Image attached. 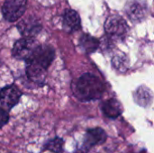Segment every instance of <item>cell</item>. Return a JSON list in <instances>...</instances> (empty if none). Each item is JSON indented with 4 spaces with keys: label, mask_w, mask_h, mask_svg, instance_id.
<instances>
[{
    "label": "cell",
    "mask_w": 154,
    "mask_h": 153,
    "mask_svg": "<svg viewBox=\"0 0 154 153\" xmlns=\"http://www.w3.org/2000/svg\"><path fill=\"white\" fill-rule=\"evenodd\" d=\"M146 5L139 0H133L126 6V13L132 21H141L146 15Z\"/></svg>",
    "instance_id": "cell-8"
},
{
    "label": "cell",
    "mask_w": 154,
    "mask_h": 153,
    "mask_svg": "<svg viewBox=\"0 0 154 153\" xmlns=\"http://www.w3.org/2000/svg\"><path fill=\"white\" fill-rule=\"evenodd\" d=\"M19 28H20V32H22L25 37H32L40 32L41 25L35 22H29V23L23 22L22 23H20Z\"/></svg>",
    "instance_id": "cell-14"
},
{
    "label": "cell",
    "mask_w": 154,
    "mask_h": 153,
    "mask_svg": "<svg viewBox=\"0 0 154 153\" xmlns=\"http://www.w3.org/2000/svg\"><path fill=\"white\" fill-rule=\"evenodd\" d=\"M105 91L103 82L96 76L86 73L77 81L74 88L75 96L81 101H92L99 99Z\"/></svg>",
    "instance_id": "cell-2"
},
{
    "label": "cell",
    "mask_w": 154,
    "mask_h": 153,
    "mask_svg": "<svg viewBox=\"0 0 154 153\" xmlns=\"http://www.w3.org/2000/svg\"><path fill=\"white\" fill-rule=\"evenodd\" d=\"M54 50L51 46H39L32 59L27 61V76L33 81L43 79L46 69L54 59Z\"/></svg>",
    "instance_id": "cell-1"
},
{
    "label": "cell",
    "mask_w": 154,
    "mask_h": 153,
    "mask_svg": "<svg viewBox=\"0 0 154 153\" xmlns=\"http://www.w3.org/2000/svg\"><path fill=\"white\" fill-rule=\"evenodd\" d=\"M21 96L22 93L14 85L5 87L0 90V107L9 112L18 104Z\"/></svg>",
    "instance_id": "cell-6"
},
{
    "label": "cell",
    "mask_w": 154,
    "mask_h": 153,
    "mask_svg": "<svg viewBox=\"0 0 154 153\" xmlns=\"http://www.w3.org/2000/svg\"><path fill=\"white\" fill-rule=\"evenodd\" d=\"M63 27L67 32H74L80 28V18L74 10H68L63 15Z\"/></svg>",
    "instance_id": "cell-10"
},
{
    "label": "cell",
    "mask_w": 154,
    "mask_h": 153,
    "mask_svg": "<svg viewBox=\"0 0 154 153\" xmlns=\"http://www.w3.org/2000/svg\"><path fill=\"white\" fill-rule=\"evenodd\" d=\"M105 30L111 36L120 37L127 32L128 25L121 16L110 15L105 23Z\"/></svg>",
    "instance_id": "cell-7"
},
{
    "label": "cell",
    "mask_w": 154,
    "mask_h": 153,
    "mask_svg": "<svg viewBox=\"0 0 154 153\" xmlns=\"http://www.w3.org/2000/svg\"><path fill=\"white\" fill-rule=\"evenodd\" d=\"M81 48L88 53L94 52L99 45V41L89 34H83L79 40Z\"/></svg>",
    "instance_id": "cell-13"
},
{
    "label": "cell",
    "mask_w": 154,
    "mask_h": 153,
    "mask_svg": "<svg viewBox=\"0 0 154 153\" xmlns=\"http://www.w3.org/2000/svg\"><path fill=\"white\" fill-rule=\"evenodd\" d=\"M9 121V114L8 111L0 107V129L7 124Z\"/></svg>",
    "instance_id": "cell-15"
},
{
    "label": "cell",
    "mask_w": 154,
    "mask_h": 153,
    "mask_svg": "<svg viewBox=\"0 0 154 153\" xmlns=\"http://www.w3.org/2000/svg\"><path fill=\"white\" fill-rule=\"evenodd\" d=\"M26 5V0H5L2 9L5 19L8 22L18 20L24 14Z\"/></svg>",
    "instance_id": "cell-5"
},
{
    "label": "cell",
    "mask_w": 154,
    "mask_h": 153,
    "mask_svg": "<svg viewBox=\"0 0 154 153\" xmlns=\"http://www.w3.org/2000/svg\"><path fill=\"white\" fill-rule=\"evenodd\" d=\"M49 151L52 153H63L64 151V140L60 137L48 140L42 146V151Z\"/></svg>",
    "instance_id": "cell-12"
},
{
    "label": "cell",
    "mask_w": 154,
    "mask_h": 153,
    "mask_svg": "<svg viewBox=\"0 0 154 153\" xmlns=\"http://www.w3.org/2000/svg\"><path fill=\"white\" fill-rule=\"evenodd\" d=\"M101 108H102L103 114L106 117L111 118V119L117 118L123 113V106L121 103L115 98L106 100L104 103H102Z\"/></svg>",
    "instance_id": "cell-9"
},
{
    "label": "cell",
    "mask_w": 154,
    "mask_h": 153,
    "mask_svg": "<svg viewBox=\"0 0 154 153\" xmlns=\"http://www.w3.org/2000/svg\"><path fill=\"white\" fill-rule=\"evenodd\" d=\"M134 100L138 105L142 106H147L152 103V94L149 88L141 87L134 93Z\"/></svg>",
    "instance_id": "cell-11"
},
{
    "label": "cell",
    "mask_w": 154,
    "mask_h": 153,
    "mask_svg": "<svg viewBox=\"0 0 154 153\" xmlns=\"http://www.w3.org/2000/svg\"><path fill=\"white\" fill-rule=\"evenodd\" d=\"M106 137V133L102 128L97 127L88 130L83 138L81 146L77 149L76 153H87L92 147L104 143Z\"/></svg>",
    "instance_id": "cell-4"
},
{
    "label": "cell",
    "mask_w": 154,
    "mask_h": 153,
    "mask_svg": "<svg viewBox=\"0 0 154 153\" xmlns=\"http://www.w3.org/2000/svg\"><path fill=\"white\" fill-rule=\"evenodd\" d=\"M39 46V43L32 37H24L15 42L13 48V56L27 62L32 59Z\"/></svg>",
    "instance_id": "cell-3"
},
{
    "label": "cell",
    "mask_w": 154,
    "mask_h": 153,
    "mask_svg": "<svg viewBox=\"0 0 154 153\" xmlns=\"http://www.w3.org/2000/svg\"><path fill=\"white\" fill-rule=\"evenodd\" d=\"M130 153H135V152H130Z\"/></svg>",
    "instance_id": "cell-16"
}]
</instances>
